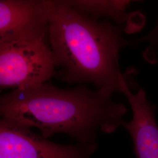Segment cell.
I'll return each mask as SVG.
<instances>
[{"label":"cell","instance_id":"obj_1","mask_svg":"<svg viewBox=\"0 0 158 158\" xmlns=\"http://www.w3.org/2000/svg\"><path fill=\"white\" fill-rule=\"evenodd\" d=\"M114 87L91 89L79 85L60 89L45 83L1 96L0 114L49 138L56 134L70 136L77 143H97L98 132L112 134L122 126L127 108L114 102Z\"/></svg>","mask_w":158,"mask_h":158},{"label":"cell","instance_id":"obj_2","mask_svg":"<svg viewBox=\"0 0 158 158\" xmlns=\"http://www.w3.org/2000/svg\"><path fill=\"white\" fill-rule=\"evenodd\" d=\"M45 2L55 77L70 85L89 83L97 89L114 87L119 92L125 77L119 65V51L137 44L136 40L125 38L123 27L107 19H93L66 1Z\"/></svg>","mask_w":158,"mask_h":158},{"label":"cell","instance_id":"obj_3","mask_svg":"<svg viewBox=\"0 0 158 158\" xmlns=\"http://www.w3.org/2000/svg\"><path fill=\"white\" fill-rule=\"evenodd\" d=\"M53 52L46 42H0V88L23 90L55 76Z\"/></svg>","mask_w":158,"mask_h":158},{"label":"cell","instance_id":"obj_4","mask_svg":"<svg viewBox=\"0 0 158 158\" xmlns=\"http://www.w3.org/2000/svg\"><path fill=\"white\" fill-rule=\"evenodd\" d=\"M10 119L0 120V158H90L98 143L61 145Z\"/></svg>","mask_w":158,"mask_h":158},{"label":"cell","instance_id":"obj_5","mask_svg":"<svg viewBox=\"0 0 158 158\" xmlns=\"http://www.w3.org/2000/svg\"><path fill=\"white\" fill-rule=\"evenodd\" d=\"M48 31L45 0L0 1V42H46Z\"/></svg>","mask_w":158,"mask_h":158},{"label":"cell","instance_id":"obj_6","mask_svg":"<svg viewBox=\"0 0 158 158\" xmlns=\"http://www.w3.org/2000/svg\"><path fill=\"white\" fill-rule=\"evenodd\" d=\"M119 93L128 100L132 111V119L123 124L130 134L136 158H158V125L155 118L156 106L148 102L144 89L136 93L130 90V83L124 79Z\"/></svg>","mask_w":158,"mask_h":158},{"label":"cell","instance_id":"obj_7","mask_svg":"<svg viewBox=\"0 0 158 158\" xmlns=\"http://www.w3.org/2000/svg\"><path fill=\"white\" fill-rule=\"evenodd\" d=\"M76 11L94 20L107 19L123 27L126 34L140 31L145 23V17L141 12H128L132 2L129 0H67Z\"/></svg>","mask_w":158,"mask_h":158},{"label":"cell","instance_id":"obj_8","mask_svg":"<svg viewBox=\"0 0 158 158\" xmlns=\"http://www.w3.org/2000/svg\"><path fill=\"white\" fill-rule=\"evenodd\" d=\"M136 43L145 42L148 46L142 53L145 60L151 64H156L158 60V21L155 27L149 33L136 40Z\"/></svg>","mask_w":158,"mask_h":158}]
</instances>
